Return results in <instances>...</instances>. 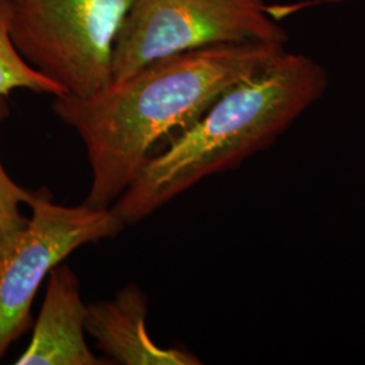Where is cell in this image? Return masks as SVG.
Returning a JSON list of instances; mask_svg holds the SVG:
<instances>
[{
  "mask_svg": "<svg viewBox=\"0 0 365 365\" xmlns=\"http://www.w3.org/2000/svg\"><path fill=\"white\" fill-rule=\"evenodd\" d=\"M88 304L81 299L78 276L66 264L54 267L33 337L18 365H101L87 344Z\"/></svg>",
  "mask_w": 365,
  "mask_h": 365,
  "instance_id": "obj_6",
  "label": "cell"
},
{
  "mask_svg": "<svg viewBox=\"0 0 365 365\" xmlns=\"http://www.w3.org/2000/svg\"><path fill=\"white\" fill-rule=\"evenodd\" d=\"M26 225L0 240V357L30 325L43 279L76 249L117 235L126 225L111 209L57 205L34 192Z\"/></svg>",
  "mask_w": 365,
  "mask_h": 365,
  "instance_id": "obj_5",
  "label": "cell"
},
{
  "mask_svg": "<svg viewBox=\"0 0 365 365\" xmlns=\"http://www.w3.org/2000/svg\"><path fill=\"white\" fill-rule=\"evenodd\" d=\"M9 115L6 98H0V126ZM34 192L14 182L0 161V240L24 227L27 220L21 212L22 205H29Z\"/></svg>",
  "mask_w": 365,
  "mask_h": 365,
  "instance_id": "obj_9",
  "label": "cell"
},
{
  "mask_svg": "<svg viewBox=\"0 0 365 365\" xmlns=\"http://www.w3.org/2000/svg\"><path fill=\"white\" fill-rule=\"evenodd\" d=\"M148 300L135 284L122 288L115 298L88 304L87 333L117 364L199 365L192 353L160 348L146 330Z\"/></svg>",
  "mask_w": 365,
  "mask_h": 365,
  "instance_id": "obj_7",
  "label": "cell"
},
{
  "mask_svg": "<svg viewBox=\"0 0 365 365\" xmlns=\"http://www.w3.org/2000/svg\"><path fill=\"white\" fill-rule=\"evenodd\" d=\"M327 87V71L310 57L277 54L225 92L165 152L150 157L110 209L125 225L143 221L197 182L268 148Z\"/></svg>",
  "mask_w": 365,
  "mask_h": 365,
  "instance_id": "obj_2",
  "label": "cell"
},
{
  "mask_svg": "<svg viewBox=\"0 0 365 365\" xmlns=\"http://www.w3.org/2000/svg\"><path fill=\"white\" fill-rule=\"evenodd\" d=\"M14 90L64 95L54 81L29 66L16 51L10 37V3L0 0V98H6Z\"/></svg>",
  "mask_w": 365,
  "mask_h": 365,
  "instance_id": "obj_8",
  "label": "cell"
},
{
  "mask_svg": "<svg viewBox=\"0 0 365 365\" xmlns=\"http://www.w3.org/2000/svg\"><path fill=\"white\" fill-rule=\"evenodd\" d=\"M282 52V42L209 45L157 58L87 98L54 96L53 111L87 150L86 205L110 209L138 178L157 141L187 130L229 88Z\"/></svg>",
  "mask_w": 365,
  "mask_h": 365,
  "instance_id": "obj_1",
  "label": "cell"
},
{
  "mask_svg": "<svg viewBox=\"0 0 365 365\" xmlns=\"http://www.w3.org/2000/svg\"><path fill=\"white\" fill-rule=\"evenodd\" d=\"M14 46L64 95L87 98L111 80L118 31L134 0H9Z\"/></svg>",
  "mask_w": 365,
  "mask_h": 365,
  "instance_id": "obj_3",
  "label": "cell"
},
{
  "mask_svg": "<svg viewBox=\"0 0 365 365\" xmlns=\"http://www.w3.org/2000/svg\"><path fill=\"white\" fill-rule=\"evenodd\" d=\"M287 39L265 0H134L114 43L111 81L175 53Z\"/></svg>",
  "mask_w": 365,
  "mask_h": 365,
  "instance_id": "obj_4",
  "label": "cell"
}]
</instances>
